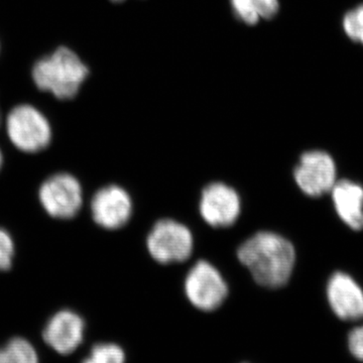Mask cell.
<instances>
[{"instance_id": "6da1fadb", "label": "cell", "mask_w": 363, "mask_h": 363, "mask_svg": "<svg viewBox=\"0 0 363 363\" xmlns=\"http://www.w3.org/2000/svg\"><path fill=\"white\" fill-rule=\"evenodd\" d=\"M238 257L259 285L274 289L288 283L296 253L292 243L283 236L262 231L240 245Z\"/></svg>"}, {"instance_id": "7a4b0ae2", "label": "cell", "mask_w": 363, "mask_h": 363, "mask_svg": "<svg viewBox=\"0 0 363 363\" xmlns=\"http://www.w3.org/2000/svg\"><path fill=\"white\" fill-rule=\"evenodd\" d=\"M88 73L87 67L77 55L68 48L62 47L35 63L33 78L40 90L66 100L78 94Z\"/></svg>"}, {"instance_id": "ffe728a7", "label": "cell", "mask_w": 363, "mask_h": 363, "mask_svg": "<svg viewBox=\"0 0 363 363\" xmlns=\"http://www.w3.org/2000/svg\"><path fill=\"white\" fill-rule=\"evenodd\" d=\"M2 162H4V157H2V152L1 150H0V169H1Z\"/></svg>"}, {"instance_id": "3957f363", "label": "cell", "mask_w": 363, "mask_h": 363, "mask_svg": "<svg viewBox=\"0 0 363 363\" xmlns=\"http://www.w3.org/2000/svg\"><path fill=\"white\" fill-rule=\"evenodd\" d=\"M6 131L14 147L28 154L45 150L52 140L49 121L32 105H18L9 112Z\"/></svg>"}, {"instance_id": "277c9868", "label": "cell", "mask_w": 363, "mask_h": 363, "mask_svg": "<svg viewBox=\"0 0 363 363\" xmlns=\"http://www.w3.org/2000/svg\"><path fill=\"white\" fill-rule=\"evenodd\" d=\"M147 245L152 259L167 264L188 259L192 255L194 240L187 226L172 219H162L152 227Z\"/></svg>"}, {"instance_id": "8992f818", "label": "cell", "mask_w": 363, "mask_h": 363, "mask_svg": "<svg viewBox=\"0 0 363 363\" xmlns=\"http://www.w3.org/2000/svg\"><path fill=\"white\" fill-rule=\"evenodd\" d=\"M185 292L194 307L209 312L220 307L225 301L228 288L216 267L200 260L188 272Z\"/></svg>"}, {"instance_id": "9c48e42d", "label": "cell", "mask_w": 363, "mask_h": 363, "mask_svg": "<svg viewBox=\"0 0 363 363\" xmlns=\"http://www.w3.org/2000/svg\"><path fill=\"white\" fill-rule=\"evenodd\" d=\"M133 212L130 196L119 186L100 189L91 201L93 220L105 229L121 228L128 223Z\"/></svg>"}, {"instance_id": "9a60e30c", "label": "cell", "mask_w": 363, "mask_h": 363, "mask_svg": "<svg viewBox=\"0 0 363 363\" xmlns=\"http://www.w3.org/2000/svg\"><path fill=\"white\" fill-rule=\"evenodd\" d=\"M342 26L344 33L351 40L363 45V4L344 16Z\"/></svg>"}, {"instance_id": "4fadbf2b", "label": "cell", "mask_w": 363, "mask_h": 363, "mask_svg": "<svg viewBox=\"0 0 363 363\" xmlns=\"http://www.w3.org/2000/svg\"><path fill=\"white\" fill-rule=\"evenodd\" d=\"M0 363H39V357L32 343L16 337L0 347Z\"/></svg>"}, {"instance_id": "5bb4252c", "label": "cell", "mask_w": 363, "mask_h": 363, "mask_svg": "<svg viewBox=\"0 0 363 363\" xmlns=\"http://www.w3.org/2000/svg\"><path fill=\"white\" fill-rule=\"evenodd\" d=\"M82 363H125V353L116 344L100 343L93 346Z\"/></svg>"}, {"instance_id": "e0dca14e", "label": "cell", "mask_w": 363, "mask_h": 363, "mask_svg": "<svg viewBox=\"0 0 363 363\" xmlns=\"http://www.w3.org/2000/svg\"><path fill=\"white\" fill-rule=\"evenodd\" d=\"M14 245L7 231L0 228V271H7L13 264Z\"/></svg>"}, {"instance_id": "5b68a950", "label": "cell", "mask_w": 363, "mask_h": 363, "mask_svg": "<svg viewBox=\"0 0 363 363\" xmlns=\"http://www.w3.org/2000/svg\"><path fill=\"white\" fill-rule=\"evenodd\" d=\"M40 204L50 216L70 219L80 211L83 203L82 187L70 174H55L47 179L39 191Z\"/></svg>"}, {"instance_id": "44dd1931", "label": "cell", "mask_w": 363, "mask_h": 363, "mask_svg": "<svg viewBox=\"0 0 363 363\" xmlns=\"http://www.w3.org/2000/svg\"><path fill=\"white\" fill-rule=\"evenodd\" d=\"M112 2H123L124 0H111Z\"/></svg>"}, {"instance_id": "52a82bcc", "label": "cell", "mask_w": 363, "mask_h": 363, "mask_svg": "<svg viewBox=\"0 0 363 363\" xmlns=\"http://www.w3.org/2000/svg\"><path fill=\"white\" fill-rule=\"evenodd\" d=\"M298 188L311 197L328 193L336 183V167L333 159L321 150L307 152L301 157L294 172Z\"/></svg>"}, {"instance_id": "8fae6325", "label": "cell", "mask_w": 363, "mask_h": 363, "mask_svg": "<svg viewBox=\"0 0 363 363\" xmlns=\"http://www.w3.org/2000/svg\"><path fill=\"white\" fill-rule=\"evenodd\" d=\"M327 296L332 310L340 319L354 321L363 318V291L348 274H334L327 286Z\"/></svg>"}, {"instance_id": "ba28073f", "label": "cell", "mask_w": 363, "mask_h": 363, "mask_svg": "<svg viewBox=\"0 0 363 363\" xmlns=\"http://www.w3.org/2000/svg\"><path fill=\"white\" fill-rule=\"evenodd\" d=\"M240 196L225 184H210L203 190L200 213L209 225H233L240 216Z\"/></svg>"}, {"instance_id": "30bf717a", "label": "cell", "mask_w": 363, "mask_h": 363, "mask_svg": "<svg viewBox=\"0 0 363 363\" xmlns=\"http://www.w3.org/2000/svg\"><path fill=\"white\" fill-rule=\"evenodd\" d=\"M84 332V320L77 313L62 310L48 321L43 331V338L56 352L68 355L82 343Z\"/></svg>"}, {"instance_id": "ac0fdd59", "label": "cell", "mask_w": 363, "mask_h": 363, "mask_svg": "<svg viewBox=\"0 0 363 363\" xmlns=\"http://www.w3.org/2000/svg\"><path fill=\"white\" fill-rule=\"evenodd\" d=\"M252 2L259 14L260 20H271L278 13L279 0H252Z\"/></svg>"}, {"instance_id": "7c38bea8", "label": "cell", "mask_w": 363, "mask_h": 363, "mask_svg": "<svg viewBox=\"0 0 363 363\" xmlns=\"http://www.w3.org/2000/svg\"><path fill=\"white\" fill-rule=\"evenodd\" d=\"M334 205L340 218L354 230L363 229V188L350 180L336 182L332 188Z\"/></svg>"}, {"instance_id": "d6986e66", "label": "cell", "mask_w": 363, "mask_h": 363, "mask_svg": "<svg viewBox=\"0 0 363 363\" xmlns=\"http://www.w3.org/2000/svg\"><path fill=\"white\" fill-rule=\"evenodd\" d=\"M348 346L353 357L363 362V325L350 332Z\"/></svg>"}, {"instance_id": "2e32d148", "label": "cell", "mask_w": 363, "mask_h": 363, "mask_svg": "<svg viewBox=\"0 0 363 363\" xmlns=\"http://www.w3.org/2000/svg\"><path fill=\"white\" fill-rule=\"evenodd\" d=\"M234 16L248 26L257 25L260 21L259 14L253 6L252 0H230Z\"/></svg>"}]
</instances>
